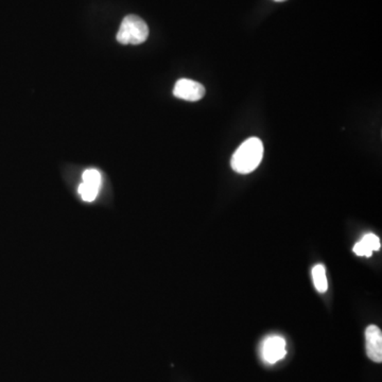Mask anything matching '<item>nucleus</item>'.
Listing matches in <instances>:
<instances>
[{"instance_id": "20e7f679", "label": "nucleus", "mask_w": 382, "mask_h": 382, "mask_svg": "<svg viewBox=\"0 0 382 382\" xmlns=\"http://www.w3.org/2000/svg\"><path fill=\"white\" fill-rule=\"evenodd\" d=\"M174 95L176 98L182 100L194 101L201 100L205 96V89L201 83L190 79H181L174 85Z\"/></svg>"}, {"instance_id": "f257e3e1", "label": "nucleus", "mask_w": 382, "mask_h": 382, "mask_svg": "<svg viewBox=\"0 0 382 382\" xmlns=\"http://www.w3.org/2000/svg\"><path fill=\"white\" fill-rule=\"evenodd\" d=\"M263 158V145L257 137L249 138L241 144L231 158V168L240 174H249L259 166Z\"/></svg>"}, {"instance_id": "7ed1b4c3", "label": "nucleus", "mask_w": 382, "mask_h": 382, "mask_svg": "<svg viewBox=\"0 0 382 382\" xmlns=\"http://www.w3.org/2000/svg\"><path fill=\"white\" fill-rule=\"evenodd\" d=\"M260 355L267 365H275L286 357V340L280 336L268 337L260 347Z\"/></svg>"}, {"instance_id": "0eeeda50", "label": "nucleus", "mask_w": 382, "mask_h": 382, "mask_svg": "<svg viewBox=\"0 0 382 382\" xmlns=\"http://www.w3.org/2000/svg\"><path fill=\"white\" fill-rule=\"evenodd\" d=\"M312 278H314V286L318 292L324 293L328 289V282H327L326 270L323 265H316L312 269Z\"/></svg>"}, {"instance_id": "6e6552de", "label": "nucleus", "mask_w": 382, "mask_h": 382, "mask_svg": "<svg viewBox=\"0 0 382 382\" xmlns=\"http://www.w3.org/2000/svg\"><path fill=\"white\" fill-rule=\"evenodd\" d=\"M83 183L89 185V186L96 187L100 189L102 184V178H101L100 172L96 169H87L83 172L82 176Z\"/></svg>"}, {"instance_id": "423d86ee", "label": "nucleus", "mask_w": 382, "mask_h": 382, "mask_svg": "<svg viewBox=\"0 0 382 382\" xmlns=\"http://www.w3.org/2000/svg\"><path fill=\"white\" fill-rule=\"evenodd\" d=\"M380 240L377 236L374 234H367L362 238L360 243H356L353 247V252L356 255L365 256V257H371L374 251H379Z\"/></svg>"}, {"instance_id": "1a4fd4ad", "label": "nucleus", "mask_w": 382, "mask_h": 382, "mask_svg": "<svg viewBox=\"0 0 382 382\" xmlns=\"http://www.w3.org/2000/svg\"><path fill=\"white\" fill-rule=\"evenodd\" d=\"M99 190L100 189L96 188V187L89 186V185L85 184V183H82V184L79 186V194H80L81 198H82L83 201H85V202H93V201L97 199V197H98Z\"/></svg>"}, {"instance_id": "9d476101", "label": "nucleus", "mask_w": 382, "mask_h": 382, "mask_svg": "<svg viewBox=\"0 0 382 382\" xmlns=\"http://www.w3.org/2000/svg\"><path fill=\"white\" fill-rule=\"evenodd\" d=\"M274 1H278V3H282V1H286V0H274Z\"/></svg>"}, {"instance_id": "39448f33", "label": "nucleus", "mask_w": 382, "mask_h": 382, "mask_svg": "<svg viewBox=\"0 0 382 382\" xmlns=\"http://www.w3.org/2000/svg\"><path fill=\"white\" fill-rule=\"evenodd\" d=\"M367 357L376 363L382 362V333L379 327L371 325L365 330Z\"/></svg>"}, {"instance_id": "f03ea898", "label": "nucleus", "mask_w": 382, "mask_h": 382, "mask_svg": "<svg viewBox=\"0 0 382 382\" xmlns=\"http://www.w3.org/2000/svg\"><path fill=\"white\" fill-rule=\"evenodd\" d=\"M149 27L139 16L128 15L118 30L117 40L123 45H139L147 40Z\"/></svg>"}]
</instances>
